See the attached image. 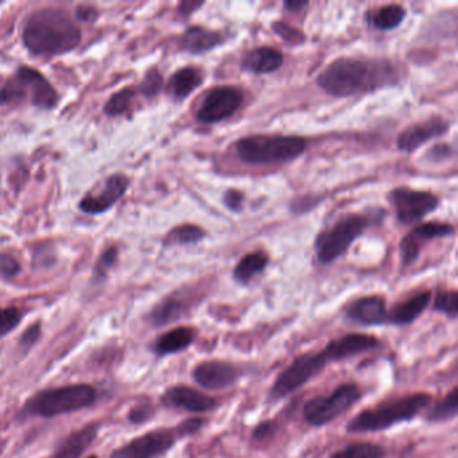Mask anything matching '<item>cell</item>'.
Returning <instances> with one entry per match:
<instances>
[{
    "label": "cell",
    "instance_id": "cell-34",
    "mask_svg": "<svg viewBox=\"0 0 458 458\" xmlns=\"http://www.w3.org/2000/svg\"><path fill=\"white\" fill-rule=\"evenodd\" d=\"M41 323L31 324L20 337L21 350L30 351L41 339Z\"/></svg>",
    "mask_w": 458,
    "mask_h": 458
},
{
    "label": "cell",
    "instance_id": "cell-22",
    "mask_svg": "<svg viewBox=\"0 0 458 458\" xmlns=\"http://www.w3.org/2000/svg\"><path fill=\"white\" fill-rule=\"evenodd\" d=\"M284 55L273 47H259L246 53L242 58V69L254 74H267L278 71L283 66Z\"/></svg>",
    "mask_w": 458,
    "mask_h": 458
},
{
    "label": "cell",
    "instance_id": "cell-44",
    "mask_svg": "<svg viewBox=\"0 0 458 458\" xmlns=\"http://www.w3.org/2000/svg\"><path fill=\"white\" fill-rule=\"evenodd\" d=\"M202 6L203 4H199V2H183V4H181L179 12H181V14L190 15L192 14V13L197 12V10Z\"/></svg>",
    "mask_w": 458,
    "mask_h": 458
},
{
    "label": "cell",
    "instance_id": "cell-7",
    "mask_svg": "<svg viewBox=\"0 0 458 458\" xmlns=\"http://www.w3.org/2000/svg\"><path fill=\"white\" fill-rule=\"evenodd\" d=\"M361 398L360 386L353 382L342 383L327 395L308 399L302 406V418L312 428H323L350 411Z\"/></svg>",
    "mask_w": 458,
    "mask_h": 458
},
{
    "label": "cell",
    "instance_id": "cell-40",
    "mask_svg": "<svg viewBox=\"0 0 458 458\" xmlns=\"http://www.w3.org/2000/svg\"><path fill=\"white\" fill-rule=\"evenodd\" d=\"M117 250L114 248L108 249L103 256L98 259V265H96L95 276L98 278L106 277V272L111 269L112 265L116 262Z\"/></svg>",
    "mask_w": 458,
    "mask_h": 458
},
{
    "label": "cell",
    "instance_id": "cell-42",
    "mask_svg": "<svg viewBox=\"0 0 458 458\" xmlns=\"http://www.w3.org/2000/svg\"><path fill=\"white\" fill-rule=\"evenodd\" d=\"M243 195L241 192L230 190L225 195V203L233 211H240L242 208Z\"/></svg>",
    "mask_w": 458,
    "mask_h": 458
},
{
    "label": "cell",
    "instance_id": "cell-43",
    "mask_svg": "<svg viewBox=\"0 0 458 458\" xmlns=\"http://www.w3.org/2000/svg\"><path fill=\"white\" fill-rule=\"evenodd\" d=\"M77 17H79L80 21H84V22H92L98 17V13L95 10L88 9V7H80L77 10Z\"/></svg>",
    "mask_w": 458,
    "mask_h": 458
},
{
    "label": "cell",
    "instance_id": "cell-5",
    "mask_svg": "<svg viewBox=\"0 0 458 458\" xmlns=\"http://www.w3.org/2000/svg\"><path fill=\"white\" fill-rule=\"evenodd\" d=\"M304 139L297 136L256 135L241 139L237 154L246 165H269L291 162L304 154Z\"/></svg>",
    "mask_w": 458,
    "mask_h": 458
},
{
    "label": "cell",
    "instance_id": "cell-37",
    "mask_svg": "<svg viewBox=\"0 0 458 458\" xmlns=\"http://www.w3.org/2000/svg\"><path fill=\"white\" fill-rule=\"evenodd\" d=\"M21 272V265L14 257L0 254V277L13 278Z\"/></svg>",
    "mask_w": 458,
    "mask_h": 458
},
{
    "label": "cell",
    "instance_id": "cell-11",
    "mask_svg": "<svg viewBox=\"0 0 458 458\" xmlns=\"http://www.w3.org/2000/svg\"><path fill=\"white\" fill-rule=\"evenodd\" d=\"M388 199L395 208L396 216L402 224H414L420 221L438 208V198L436 195L431 192L404 189V187L393 190Z\"/></svg>",
    "mask_w": 458,
    "mask_h": 458
},
{
    "label": "cell",
    "instance_id": "cell-4",
    "mask_svg": "<svg viewBox=\"0 0 458 458\" xmlns=\"http://www.w3.org/2000/svg\"><path fill=\"white\" fill-rule=\"evenodd\" d=\"M98 391L90 385H68L39 391L28 399L25 412L34 417L53 418L92 406Z\"/></svg>",
    "mask_w": 458,
    "mask_h": 458
},
{
    "label": "cell",
    "instance_id": "cell-16",
    "mask_svg": "<svg viewBox=\"0 0 458 458\" xmlns=\"http://www.w3.org/2000/svg\"><path fill=\"white\" fill-rule=\"evenodd\" d=\"M454 229L452 225L428 222L412 229L401 242V259L403 265H411L420 256L423 242L434 238L447 237L453 234Z\"/></svg>",
    "mask_w": 458,
    "mask_h": 458
},
{
    "label": "cell",
    "instance_id": "cell-29",
    "mask_svg": "<svg viewBox=\"0 0 458 458\" xmlns=\"http://www.w3.org/2000/svg\"><path fill=\"white\" fill-rule=\"evenodd\" d=\"M406 10L399 4H387L372 14V25L379 30H393L403 22Z\"/></svg>",
    "mask_w": 458,
    "mask_h": 458
},
{
    "label": "cell",
    "instance_id": "cell-1",
    "mask_svg": "<svg viewBox=\"0 0 458 458\" xmlns=\"http://www.w3.org/2000/svg\"><path fill=\"white\" fill-rule=\"evenodd\" d=\"M396 80L395 69L388 61L343 57L321 72L318 84L329 95L348 98L395 84Z\"/></svg>",
    "mask_w": 458,
    "mask_h": 458
},
{
    "label": "cell",
    "instance_id": "cell-26",
    "mask_svg": "<svg viewBox=\"0 0 458 458\" xmlns=\"http://www.w3.org/2000/svg\"><path fill=\"white\" fill-rule=\"evenodd\" d=\"M458 414V387L454 386L446 395L442 396L426 410L425 420L428 423L449 422Z\"/></svg>",
    "mask_w": 458,
    "mask_h": 458
},
{
    "label": "cell",
    "instance_id": "cell-47",
    "mask_svg": "<svg viewBox=\"0 0 458 458\" xmlns=\"http://www.w3.org/2000/svg\"><path fill=\"white\" fill-rule=\"evenodd\" d=\"M0 450H2V447H0Z\"/></svg>",
    "mask_w": 458,
    "mask_h": 458
},
{
    "label": "cell",
    "instance_id": "cell-36",
    "mask_svg": "<svg viewBox=\"0 0 458 458\" xmlns=\"http://www.w3.org/2000/svg\"><path fill=\"white\" fill-rule=\"evenodd\" d=\"M277 423L275 420H264L259 422L253 430V439L257 442H267L276 436Z\"/></svg>",
    "mask_w": 458,
    "mask_h": 458
},
{
    "label": "cell",
    "instance_id": "cell-15",
    "mask_svg": "<svg viewBox=\"0 0 458 458\" xmlns=\"http://www.w3.org/2000/svg\"><path fill=\"white\" fill-rule=\"evenodd\" d=\"M344 316L351 323L366 328L387 326V302L377 294L359 297L344 308Z\"/></svg>",
    "mask_w": 458,
    "mask_h": 458
},
{
    "label": "cell",
    "instance_id": "cell-10",
    "mask_svg": "<svg viewBox=\"0 0 458 458\" xmlns=\"http://www.w3.org/2000/svg\"><path fill=\"white\" fill-rule=\"evenodd\" d=\"M184 438L176 428H160L131 439L112 453L111 458H162Z\"/></svg>",
    "mask_w": 458,
    "mask_h": 458
},
{
    "label": "cell",
    "instance_id": "cell-14",
    "mask_svg": "<svg viewBox=\"0 0 458 458\" xmlns=\"http://www.w3.org/2000/svg\"><path fill=\"white\" fill-rule=\"evenodd\" d=\"M160 401L167 409L179 410L190 414H208L219 406L218 399L186 385H176L167 388Z\"/></svg>",
    "mask_w": 458,
    "mask_h": 458
},
{
    "label": "cell",
    "instance_id": "cell-33",
    "mask_svg": "<svg viewBox=\"0 0 458 458\" xmlns=\"http://www.w3.org/2000/svg\"><path fill=\"white\" fill-rule=\"evenodd\" d=\"M22 320V312L18 308H0V337L14 331Z\"/></svg>",
    "mask_w": 458,
    "mask_h": 458
},
{
    "label": "cell",
    "instance_id": "cell-21",
    "mask_svg": "<svg viewBox=\"0 0 458 458\" xmlns=\"http://www.w3.org/2000/svg\"><path fill=\"white\" fill-rule=\"evenodd\" d=\"M198 337V331L194 327H176L160 335L154 344L152 351L157 353L159 358L174 355V353L183 352L187 348L194 344Z\"/></svg>",
    "mask_w": 458,
    "mask_h": 458
},
{
    "label": "cell",
    "instance_id": "cell-8",
    "mask_svg": "<svg viewBox=\"0 0 458 458\" xmlns=\"http://www.w3.org/2000/svg\"><path fill=\"white\" fill-rule=\"evenodd\" d=\"M30 98L34 106L52 109L58 96L50 82L34 69L22 66L17 74L0 89V104H12Z\"/></svg>",
    "mask_w": 458,
    "mask_h": 458
},
{
    "label": "cell",
    "instance_id": "cell-35",
    "mask_svg": "<svg viewBox=\"0 0 458 458\" xmlns=\"http://www.w3.org/2000/svg\"><path fill=\"white\" fill-rule=\"evenodd\" d=\"M208 418L203 417H191L184 420L183 422L179 423L178 428L181 433L183 434L184 438L186 437L194 436V434L199 433L202 428L208 426Z\"/></svg>",
    "mask_w": 458,
    "mask_h": 458
},
{
    "label": "cell",
    "instance_id": "cell-23",
    "mask_svg": "<svg viewBox=\"0 0 458 458\" xmlns=\"http://www.w3.org/2000/svg\"><path fill=\"white\" fill-rule=\"evenodd\" d=\"M98 426L87 425L72 433L50 458H79L98 437Z\"/></svg>",
    "mask_w": 458,
    "mask_h": 458
},
{
    "label": "cell",
    "instance_id": "cell-27",
    "mask_svg": "<svg viewBox=\"0 0 458 458\" xmlns=\"http://www.w3.org/2000/svg\"><path fill=\"white\" fill-rule=\"evenodd\" d=\"M269 264V259L262 251L246 254L241 259L234 269V278L237 283L249 284L253 277L264 272L265 267Z\"/></svg>",
    "mask_w": 458,
    "mask_h": 458
},
{
    "label": "cell",
    "instance_id": "cell-2",
    "mask_svg": "<svg viewBox=\"0 0 458 458\" xmlns=\"http://www.w3.org/2000/svg\"><path fill=\"white\" fill-rule=\"evenodd\" d=\"M81 31L63 10L34 13L23 29V42L33 55H64L76 49Z\"/></svg>",
    "mask_w": 458,
    "mask_h": 458
},
{
    "label": "cell",
    "instance_id": "cell-32",
    "mask_svg": "<svg viewBox=\"0 0 458 458\" xmlns=\"http://www.w3.org/2000/svg\"><path fill=\"white\" fill-rule=\"evenodd\" d=\"M133 96H135V92L131 88L120 90L116 95L112 96L111 100L106 103L104 111L109 116H119V114H125L130 109Z\"/></svg>",
    "mask_w": 458,
    "mask_h": 458
},
{
    "label": "cell",
    "instance_id": "cell-30",
    "mask_svg": "<svg viewBox=\"0 0 458 458\" xmlns=\"http://www.w3.org/2000/svg\"><path fill=\"white\" fill-rule=\"evenodd\" d=\"M205 238V232L195 225H183L175 227L168 233L165 238V245H187V243H197Z\"/></svg>",
    "mask_w": 458,
    "mask_h": 458
},
{
    "label": "cell",
    "instance_id": "cell-38",
    "mask_svg": "<svg viewBox=\"0 0 458 458\" xmlns=\"http://www.w3.org/2000/svg\"><path fill=\"white\" fill-rule=\"evenodd\" d=\"M163 87V79L159 72L151 71L141 84V92L146 96H155Z\"/></svg>",
    "mask_w": 458,
    "mask_h": 458
},
{
    "label": "cell",
    "instance_id": "cell-13",
    "mask_svg": "<svg viewBox=\"0 0 458 458\" xmlns=\"http://www.w3.org/2000/svg\"><path fill=\"white\" fill-rule=\"evenodd\" d=\"M191 377L203 390L222 391L234 386L242 372L232 361L206 359L192 369Z\"/></svg>",
    "mask_w": 458,
    "mask_h": 458
},
{
    "label": "cell",
    "instance_id": "cell-41",
    "mask_svg": "<svg viewBox=\"0 0 458 458\" xmlns=\"http://www.w3.org/2000/svg\"><path fill=\"white\" fill-rule=\"evenodd\" d=\"M154 415L151 404L139 403L130 411V420L132 423H143Z\"/></svg>",
    "mask_w": 458,
    "mask_h": 458
},
{
    "label": "cell",
    "instance_id": "cell-18",
    "mask_svg": "<svg viewBox=\"0 0 458 458\" xmlns=\"http://www.w3.org/2000/svg\"><path fill=\"white\" fill-rule=\"evenodd\" d=\"M449 131V123L436 117L428 122L417 123L411 127L406 128L398 136V148L401 151L412 152L420 148L426 141L438 138Z\"/></svg>",
    "mask_w": 458,
    "mask_h": 458
},
{
    "label": "cell",
    "instance_id": "cell-45",
    "mask_svg": "<svg viewBox=\"0 0 458 458\" xmlns=\"http://www.w3.org/2000/svg\"><path fill=\"white\" fill-rule=\"evenodd\" d=\"M307 6V2H285L286 9L291 10V12H299L300 9Z\"/></svg>",
    "mask_w": 458,
    "mask_h": 458
},
{
    "label": "cell",
    "instance_id": "cell-17",
    "mask_svg": "<svg viewBox=\"0 0 458 458\" xmlns=\"http://www.w3.org/2000/svg\"><path fill=\"white\" fill-rule=\"evenodd\" d=\"M130 186V179L122 174H114L106 179V186L98 195H87L80 203V210L87 214H101L114 208Z\"/></svg>",
    "mask_w": 458,
    "mask_h": 458
},
{
    "label": "cell",
    "instance_id": "cell-28",
    "mask_svg": "<svg viewBox=\"0 0 458 458\" xmlns=\"http://www.w3.org/2000/svg\"><path fill=\"white\" fill-rule=\"evenodd\" d=\"M386 449L375 442H352L332 453L329 458H385Z\"/></svg>",
    "mask_w": 458,
    "mask_h": 458
},
{
    "label": "cell",
    "instance_id": "cell-31",
    "mask_svg": "<svg viewBox=\"0 0 458 458\" xmlns=\"http://www.w3.org/2000/svg\"><path fill=\"white\" fill-rule=\"evenodd\" d=\"M458 294L455 291H444L437 293L433 302L434 312L442 313L454 320L458 315Z\"/></svg>",
    "mask_w": 458,
    "mask_h": 458
},
{
    "label": "cell",
    "instance_id": "cell-3",
    "mask_svg": "<svg viewBox=\"0 0 458 458\" xmlns=\"http://www.w3.org/2000/svg\"><path fill=\"white\" fill-rule=\"evenodd\" d=\"M433 403V395L425 391L395 396L379 402L375 406L366 407L353 415L345 431L348 434L379 433L401 423L411 422Z\"/></svg>",
    "mask_w": 458,
    "mask_h": 458
},
{
    "label": "cell",
    "instance_id": "cell-9",
    "mask_svg": "<svg viewBox=\"0 0 458 458\" xmlns=\"http://www.w3.org/2000/svg\"><path fill=\"white\" fill-rule=\"evenodd\" d=\"M369 227V219L363 216H347L334 227L318 235L316 256L321 264H331L345 253L356 238Z\"/></svg>",
    "mask_w": 458,
    "mask_h": 458
},
{
    "label": "cell",
    "instance_id": "cell-19",
    "mask_svg": "<svg viewBox=\"0 0 458 458\" xmlns=\"http://www.w3.org/2000/svg\"><path fill=\"white\" fill-rule=\"evenodd\" d=\"M192 308V301L189 294L175 293L165 297V300L155 305L154 310L149 312L148 321L151 326L165 327L168 324L182 320L184 316L189 315Z\"/></svg>",
    "mask_w": 458,
    "mask_h": 458
},
{
    "label": "cell",
    "instance_id": "cell-25",
    "mask_svg": "<svg viewBox=\"0 0 458 458\" xmlns=\"http://www.w3.org/2000/svg\"><path fill=\"white\" fill-rule=\"evenodd\" d=\"M203 82V76L200 71L197 68H187L181 69L176 72L173 77H171L170 84H168V89H170L171 95L178 100H183L187 96L191 95L194 90H197Z\"/></svg>",
    "mask_w": 458,
    "mask_h": 458
},
{
    "label": "cell",
    "instance_id": "cell-20",
    "mask_svg": "<svg viewBox=\"0 0 458 458\" xmlns=\"http://www.w3.org/2000/svg\"><path fill=\"white\" fill-rule=\"evenodd\" d=\"M431 299L433 293L423 291L398 302L393 310H388L387 326L404 327L414 323L428 310Z\"/></svg>",
    "mask_w": 458,
    "mask_h": 458
},
{
    "label": "cell",
    "instance_id": "cell-6",
    "mask_svg": "<svg viewBox=\"0 0 458 458\" xmlns=\"http://www.w3.org/2000/svg\"><path fill=\"white\" fill-rule=\"evenodd\" d=\"M334 358L327 345L320 351H307L294 356L293 360L276 377L267 394L270 402H278L296 393L300 388L315 379L329 364H334Z\"/></svg>",
    "mask_w": 458,
    "mask_h": 458
},
{
    "label": "cell",
    "instance_id": "cell-12",
    "mask_svg": "<svg viewBox=\"0 0 458 458\" xmlns=\"http://www.w3.org/2000/svg\"><path fill=\"white\" fill-rule=\"evenodd\" d=\"M243 101L240 89L233 87H218L206 95L197 112L198 122L216 124L235 114Z\"/></svg>",
    "mask_w": 458,
    "mask_h": 458
},
{
    "label": "cell",
    "instance_id": "cell-39",
    "mask_svg": "<svg viewBox=\"0 0 458 458\" xmlns=\"http://www.w3.org/2000/svg\"><path fill=\"white\" fill-rule=\"evenodd\" d=\"M276 33L284 39V41L291 42V44L297 45L301 44L304 41V36L296 29L291 28V26L285 25V23H275L273 25Z\"/></svg>",
    "mask_w": 458,
    "mask_h": 458
},
{
    "label": "cell",
    "instance_id": "cell-24",
    "mask_svg": "<svg viewBox=\"0 0 458 458\" xmlns=\"http://www.w3.org/2000/svg\"><path fill=\"white\" fill-rule=\"evenodd\" d=\"M222 37L216 31L194 26L190 28L181 38V49L190 55H203L218 47Z\"/></svg>",
    "mask_w": 458,
    "mask_h": 458
},
{
    "label": "cell",
    "instance_id": "cell-46",
    "mask_svg": "<svg viewBox=\"0 0 458 458\" xmlns=\"http://www.w3.org/2000/svg\"><path fill=\"white\" fill-rule=\"evenodd\" d=\"M88 458H98V457H96V455H90V457H88Z\"/></svg>",
    "mask_w": 458,
    "mask_h": 458
}]
</instances>
